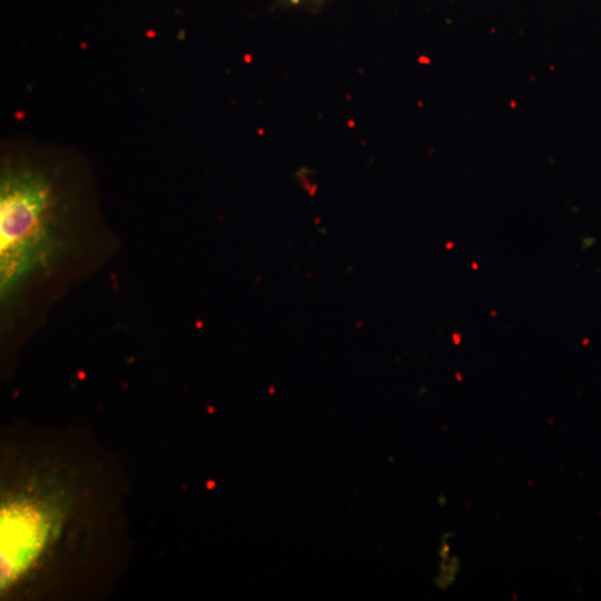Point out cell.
<instances>
[{
    "label": "cell",
    "instance_id": "obj_2",
    "mask_svg": "<svg viewBox=\"0 0 601 601\" xmlns=\"http://www.w3.org/2000/svg\"><path fill=\"white\" fill-rule=\"evenodd\" d=\"M460 561L457 558H445L443 559L440 568V573L435 579V583L442 588L445 589L450 584H452L455 580V577L459 572Z\"/></svg>",
    "mask_w": 601,
    "mask_h": 601
},
{
    "label": "cell",
    "instance_id": "obj_1",
    "mask_svg": "<svg viewBox=\"0 0 601 601\" xmlns=\"http://www.w3.org/2000/svg\"><path fill=\"white\" fill-rule=\"evenodd\" d=\"M62 199L39 167L7 165L0 187V283L8 304L36 277L47 274L68 249Z\"/></svg>",
    "mask_w": 601,
    "mask_h": 601
},
{
    "label": "cell",
    "instance_id": "obj_3",
    "mask_svg": "<svg viewBox=\"0 0 601 601\" xmlns=\"http://www.w3.org/2000/svg\"><path fill=\"white\" fill-rule=\"evenodd\" d=\"M326 0H280V3L283 6L288 7H298V6H305V7H317L322 4Z\"/></svg>",
    "mask_w": 601,
    "mask_h": 601
}]
</instances>
